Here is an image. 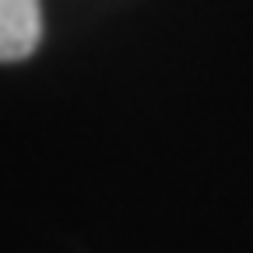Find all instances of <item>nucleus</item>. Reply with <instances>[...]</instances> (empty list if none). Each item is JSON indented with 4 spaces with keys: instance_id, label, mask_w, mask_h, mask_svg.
Returning a JSON list of instances; mask_svg holds the SVG:
<instances>
[{
    "instance_id": "nucleus-1",
    "label": "nucleus",
    "mask_w": 253,
    "mask_h": 253,
    "mask_svg": "<svg viewBox=\"0 0 253 253\" xmlns=\"http://www.w3.org/2000/svg\"><path fill=\"white\" fill-rule=\"evenodd\" d=\"M42 36L39 0H0V63H18L36 53Z\"/></svg>"
}]
</instances>
